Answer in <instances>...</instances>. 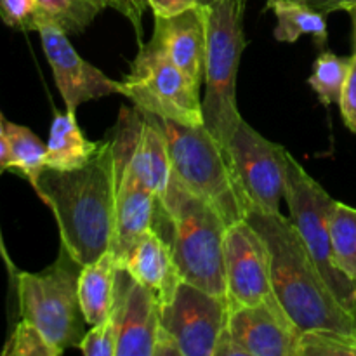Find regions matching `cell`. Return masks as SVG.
Here are the masks:
<instances>
[{
	"instance_id": "cell-6",
	"label": "cell",
	"mask_w": 356,
	"mask_h": 356,
	"mask_svg": "<svg viewBox=\"0 0 356 356\" xmlns=\"http://www.w3.org/2000/svg\"><path fill=\"white\" fill-rule=\"evenodd\" d=\"M80 268L61 245L58 259L44 271L13 275L19 318L33 323L61 351L79 348L86 336L87 322L79 299Z\"/></svg>"
},
{
	"instance_id": "cell-10",
	"label": "cell",
	"mask_w": 356,
	"mask_h": 356,
	"mask_svg": "<svg viewBox=\"0 0 356 356\" xmlns=\"http://www.w3.org/2000/svg\"><path fill=\"white\" fill-rule=\"evenodd\" d=\"M301 334L273 292L257 305L229 306L214 356H299Z\"/></svg>"
},
{
	"instance_id": "cell-1",
	"label": "cell",
	"mask_w": 356,
	"mask_h": 356,
	"mask_svg": "<svg viewBox=\"0 0 356 356\" xmlns=\"http://www.w3.org/2000/svg\"><path fill=\"white\" fill-rule=\"evenodd\" d=\"M54 214L61 245L83 266L110 249L115 225V163L111 139L79 169L45 167L31 184Z\"/></svg>"
},
{
	"instance_id": "cell-3",
	"label": "cell",
	"mask_w": 356,
	"mask_h": 356,
	"mask_svg": "<svg viewBox=\"0 0 356 356\" xmlns=\"http://www.w3.org/2000/svg\"><path fill=\"white\" fill-rule=\"evenodd\" d=\"M153 229L169 243L181 280L228 298L225 236L228 225L218 211L174 179L165 200L156 204Z\"/></svg>"
},
{
	"instance_id": "cell-4",
	"label": "cell",
	"mask_w": 356,
	"mask_h": 356,
	"mask_svg": "<svg viewBox=\"0 0 356 356\" xmlns=\"http://www.w3.org/2000/svg\"><path fill=\"white\" fill-rule=\"evenodd\" d=\"M247 0H214L207 6V58L204 125L226 149L233 131L242 120L236 106V76L247 40L243 14Z\"/></svg>"
},
{
	"instance_id": "cell-5",
	"label": "cell",
	"mask_w": 356,
	"mask_h": 356,
	"mask_svg": "<svg viewBox=\"0 0 356 356\" xmlns=\"http://www.w3.org/2000/svg\"><path fill=\"white\" fill-rule=\"evenodd\" d=\"M160 124L181 184L211 204L228 226L245 219L249 205L236 183L226 149L209 129L204 124L184 125L172 120H160Z\"/></svg>"
},
{
	"instance_id": "cell-17",
	"label": "cell",
	"mask_w": 356,
	"mask_h": 356,
	"mask_svg": "<svg viewBox=\"0 0 356 356\" xmlns=\"http://www.w3.org/2000/svg\"><path fill=\"white\" fill-rule=\"evenodd\" d=\"M134 280L156 292L160 305L170 301L181 282L170 247L153 228L143 233L124 263Z\"/></svg>"
},
{
	"instance_id": "cell-12",
	"label": "cell",
	"mask_w": 356,
	"mask_h": 356,
	"mask_svg": "<svg viewBox=\"0 0 356 356\" xmlns=\"http://www.w3.org/2000/svg\"><path fill=\"white\" fill-rule=\"evenodd\" d=\"M37 31L66 110L76 111V108L87 101L122 92L120 80H111L96 66L80 58L68 33L45 13Z\"/></svg>"
},
{
	"instance_id": "cell-13",
	"label": "cell",
	"mask_w": 356,
	"mask_h": 356,
	"mask_svg": "<svg viewBox=\"0 0 356 356\" xmlns=\"http://www.w3.org/2000/svg\"><path fill=\"white\" fill-rule=\"evenodd\" d=\"M225 271L229 306L257 305L273 294L270 249L247 219L226 228Z\"/></svg>"
},
{
	"instance_id": "cell-31",
	"label": "cell",
	"mask_w": 356,
	"mask_h": 356,
	"mask_svg": "<svg viewBox=\"0 0 356 356\" xmlns=\"http://www.w3.org/2000/svg\"><path fill=\"white\" fill-rule=\"evenodd\" d=\"M287 2L302 3V6H308L318 13L325 14V16H329L330 13H337V10L350 13L356 6V0H287Z\"/></svg>"
},
{
	"instance_id": "cell-37",
	"label": "cell",
	"mask_w": 356,
	"mask_h": 356,
	"mask_svg": "<svg viewBox=\"0 0 356 356\" xmlns=\"http://www.w3.org/2000/svg\"><path fill=\"white\" fill-rule=\"evenodd\" d=\"M198 2L202 3V6H209L211 2H214V0H198Z\"/></svg>"
},
{
	"instance_id": "cell-22",
	"label": "cell",
	"mask_w": 356,
	"mask_h": 356,
	"mask_svg": "<svg viewBox=\"0 0 356 356\" xmlns=\"http://www.w3.org/2000/svg\"><path fill=\"white\" fill-rule=\"evenodd\" d=\"M329 233L334 263L356 282V209L334 200L329 211Z\"/></svg>"
},
{
	"instance_id": "cell-24",
	"label": "cell",
	"mask_w": 356,
	"mask_h": 356,
	"mask_svg": "<svg viewBox=\"0 0 356 356\" xmlns=\"http://www.w3.org/2000/svg\"><path fill=\"white\" fill-rule=\"evenodd\" d=\"M350 58H343L330 51H323L313 63V72L309 75L308 83L316 92L322 104H339L343 87L346 83L348 72H350Z\"/></svg>"
},
{
	"instance_id": "cell-25",
	"label": "cell",
	"mask_w": 356,
	"mask_h": 356,
	"mask_svg": "<svg viewBox=\"0 0 356 356\" xmlns=\"http://www.w3.org/2000/svg\"><path fill=\"white\" fill-rule=\"evenodd\" d=\"M61 350L52 346L44 334L30 323L19 318L2 348V356H59Z\"/></svg>"
},
{
	"instance_id": "cell-27",
	"label": "cell",
	"mask_w": 356,
	"mask_h": 356,
	"mask_svg": "<svg viewBox=\"0 0 356 356\" xmlns=\"http://www.w3.org/2000/svg\"><path fill=\"white\" fill-rule=\"evenodd\" d=\"M118 343V320L115 313L108 316L104 322L92 325L87 330L79 344V350L87 356H117Z\"/></svg>"
},
{
	"instance_id": "cell-19",
	"label": "cell",
	"mask_w": 356,
	"mask_h": 356,
	"mask_svg": "<svg viewBox=\"0 0 356 356\" xmlns=\"http://www.w3.org/2000/svg\"><path fill=\"white\" fill-rule=\"evenodd\" d=\"M103 141H90L76 124L75 111H54L47 139V167L58 170H72L86 165Z\"/></svg>"
},
{
	"instance_id": "cell-32",
	"label": "cell",
	"mask_w": 356,
	"mask_h": 356,
	"mask_svg": "<svg viewBox=\"0 0 356 356\" xmlns=\"http://www.w3.org/2000/svg\"><path fill=\"white\" fill-rule=\"evenodd\" d=\"M148 7L146 0H120V14H124L132 24H134L138 37L143 33V13Z\"/></svg>"
},
{
	"instance_id": "cell-16",
	"label": "cell",
	"mask_w": 356,
	"mask_h": 356,
	"mask_svg": "<svg viewBox=\"0 0 356 356\" xmlns=\"http://www.w3.org/2000/svg\"><path fill=\"white\" fill-rule=\"evenodd\" d=\"M152 40L200 89L207 58V6L198 3L169 17L155 16Z\"/></svg>"
},
{
	"instance_id": "cell-36",
	"label": "cell",
	"mask_w": 356,
	"mask_h": 356,
	"mask_svg": "<svg viewBox=\"0 0 356 356\" xmlns=\"http://www.w3.org/2000/svg\"><path fill=\"white\" fill-rule=\"evenodd\" d=\"M6 124H7V120L3 118L2 111H0V136H6Z\"/></svg>"
},
{
	"instance_id": "cell-15",
	"label": "cell",
	"mask_w": 356,
	"mask_h": 356,
	"mask_svg": "<svg viewBox=\"0 0 356 356\" xmlns=\"http://www.w3.org/2000/svg\"><path fill=\"white\" fill-rule=\"evenodd\" d=\"M111 139V138H110ZM113 148V143H111ZM115 181H117V198H115V225L111 236L110 252L120 268H124L129 252L139 236L148 232L155 221L156 200L155 195L139 181L132 172L127 160L113 148Z\"/></svg>"
},
{
	"instance_id": "cell-30",
	"label": "cell",
	"mask_w": 356,
	"mask_h": 356,
	"mask_svg": "<svg viewBox=\"0 0 356 356\" xmlns=\"http://www.w3.org/2000/svg\"><path fill=\"white\" fill-rule=\"evenodd\" d=\"M146 3H148V7L153 10L155 16L169 17L184 13V10L198 6L200 2L198 0H146Z\"/></svg>"
},
{
	"instance_id": "cell-21",
	"label": "cell",
	"mask_w": 356,
	"mask_h": 356,
	"mask_svg": "<svg viewBox=\"0 0 356 356\" xmlns=\"http://www.w3.org/2000/svg\"><path fill=\"white\" fill-rule=\"evenodd\" d=\"M6 138L10 149L7 170H14L33 184L38 174L47 167V143L42 141L31 129L13 122L6 124Z\"/></svg>"
},
{
	"instance_id": "cell-18",
	"label": "cell",
	"mask_w": 356,
	"mask_h": 356,
	"mask_svg": "<svg viewBox=\"0 0 356 356\" xmlns=\"http://www.w3.org/2000/svg\"><path fill=\"white\" fill-rule=\"evenodd\" d=\"M118 264L110 250L80 268L79 299L83 318L90 327L104 322L111 315L117 294Z\"/></svg>"
},
{
	"instance_id": "cell-7",
	"label": "cell",
	"mask_w": 356,
	"mask_h": 356,
	"mask_svg": "<svg viewBox=\"0 0 356 356\" xmlns=\"http://www.w3.org/2000/svg\"><path fill=\"white\" fill-rule=\"evenodd\" d=\"M120 90L138 110L160 120L204 124L200 89L152 38L136 54L131 70L120 80Z\"/></svg>"
},
{
	"instance_id": "cell-35",
	"label": "cell",
	"mask_w": 356,
	"mask_h": 356,
	"mask_svg": "<svg viewBox=\"0 0 356 356\" xmlns=\"http://www.w3.org/2000/svg\"><path fill=\"white\" fill-rule=\"evenodd\" d=\"M351 19H353V52H356V6L350 10Z\"/></svg>"
},
{
	"instance_id": "cell-8",
	"label": "cell",
	"mask_w": 356,
	"mask_h": 356,
	"mask_svg": "<svg viewBox=\"0 0 356 356\" xmlns=\"http://www.w3.org/2000/svg\"><path fill=\"white\" fill-rule=\"evenodd\" d=\"M285 202L291 212L289 219L296 226L316 268L337 299L356 313V282L348 278L334 263L329 233V211L334 198L289 152L285 160Z\"/></svg>"
},
{
	"instance_id": "cell-2",
	"label": "cell",
	"mask_w": 356,
	"mask_h": 356,
	"mask_svg": "<svg viewBox=\"0 0 356 356\" xmlns=\"http://www.w3.org/2000/svg\"><path fill=\"white\" fill-rule=\"evenodd\" d=\"M245 219L270 249L273 292L296 327L301 332L356 337V313L329 287L291 219L282 212L266 214L254 209Z\"/></svg>"
},
{
	"instance_id": "cell-33",
	"label": "cell",
	"mask_w": 356,
	"mask_h": 356,
	"mask_svg": "<svg viewBox=\"0 0 356 356\" xmlns=\"http://www.w3.org/2000/svg\"><path fill=\"white\" fill-rule=\"evenodd\" d=\"M9 160H10V149L9 143H7L6 136H0V169H9Z\"/></svg>"
},
{
	"instance_id": "cell-34",
	"label": "cell",
	"mask_w": 356,
	"mask_h": 356,
	"mask_svg": "<svg viewBox=\"0 0 356 356\" xmlns=\"http://www.w3.org/2000/svg\"><path fill=\"white\" fill-rule=\"evenodd\" d=\"M0 257H2V261H3V263H6V266H7V270H9L10 277H13V275L16 273L17 270H16V268H14L13 261H10V257H9V252H7V249H6V242H3L2 229H0Z\"/></svg>"
},
{
	"instance_id": "cell-26",
	"label": "cell",
	"mask_w": 356,
	"mask_h": 356,
	"mask_svg": "<svg viewBox=\"0 0 356 356\" xmlns=\"http://www.w3.org/2000/svg\"><path fill=\"white\" fill-rule=\"evenodd\" d=\"M299 356H356V337L334 332H302Z\"/></svg>"
},
{
	"instance_id": "cell-23",
	"label": "cell",
	"mask_w": 356,
	"mask_h": 356,
	"mask_svg": "<svg viewBox=\"0 0 356 356\" xmlns=\"http://www.w3.org/2000/svg\"><path fill=\"white\" fill-rule=\"evenodd\" d=\"M37 3L68 35L86 31L108 7L120 13V0H37Z\"/></svg>"
},
{
	"instance_id": "cell-20",
	"label": "cell",
	"mask_w": 356,
	"mask_h": 356,
	"mask_svg": "<svg viewBox=\"0 0 356 356\" xmlns=\"http://www.w3.org/2000/svg\"><path fill=\"white\" fill-rule=\"evenodd\" d=\"M266 7L277 17L275 38L278 42L294 44L302 35H309L318 47H323L329 38L327 16L308 6L287 0H266Z\"/></svg>"
},
{
	"instance_id": "cell-28",
	"label": "cell",
	"mask_w": 356,
	"mask_h": 356,
	"mask_svg": "<svg viewBox=\"0 0 356 356\" xmlns=\"http://www.w3.org/2000/svg\"><path fill=\"white\" fill-rule=\"evenodd\" d=\"M44 10L37 0H0V19L19 31H37Z\"/></svg>"
},
{
	"instance_id": "cell-9",
	"label": "cell",
	"mask_w": 356,
	"mask_h": 356,
	"mask_svg": "<svg viewBox=\"0 0 356 356\" xmlns=\"http://www.w3.org/2000/svg\"><path fill=\"white\" fill-rule=\"evenodd\" d=\"M226 155L249 209L278 214L285 200L287 149L242 118L226 145Z\"/></svg>"
},
{
	"instance_id": "cell-11",
	"label": "cell",
	"mask_w": 356,
	"mask_h": 356,
	"mask_svg": "<svg viewBox=\"0 0 356 356\" xmlns=\"http://www.w3.org/2000/svg\"><path fill=\"white\" fill-rule=\"evenodd\" d=\"M228 313V298L181 280L170 301L160 308V327L172 337L181 356H214Z\"/></svg>"
},
{
	"instance_id": "cell-14",
	"label": "cell",
	"mask_w": 356,
	"mask_h": 356,
	"mask_svg": "<svg viewBox=\"0 0 356 356\" xmlns=\"http://www.w3.org/2000/svg\"><path fill=\"white\" fill-rule=\"evenodd\" d=\"M160 299L156 292L118 268L113 309L118 320L117 356H153L160 329Z\"/></svg>"
},
{
	"instance_id": "cell-29",
	"label": "cell",
	"mask_w": 356,
	"mask_h": 356,
	"mask_svg": "<svg viewBox=\"0 0 356 356\" xmlns=\"http://www.w3.org/2000/svg\"><path fill=\"white\" fill-rule=\"evenodd\" d=\"M339 110L343 115L344 125L356 134V52L351 54L350 72H348L346 83H344L343 94H341Z\"/></svg>"
}]
</instances>
